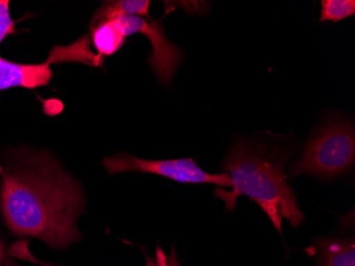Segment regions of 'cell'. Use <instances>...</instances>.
Returning a JSON list of instances; mask_svg holds the SVG:
<instances>
[{
	"mask_svg": "<svg viewBox=\"0 0 355 266\" xmlns=\"http://www.w3.org/2000/svg\"><path fill=\"white\" fill-rule=\"evenodd\" d=\"M91 35L99 57L114 55L125 41V38L110 22L91 25Z\"/></svg>",
	"mask_w": 355,
	"mask_h": 266,
	"instance_id": "8",
	"label": "cell"
},
{
	"mask_svg": "<svg viewBox=\"0 0 355 266\" xmlns=\"http://www.w3.org/2000/svg\"><path fill=\"white\" fill-rule=\"evenodd\" d=\"M103 165L110 175L121 173L153 174L181 183H209L219 187H230L228 173L209 174L200 169L193 158L175 160H146L130 153H117L103 160Z\"/></svg>",
	"mask_w": 355,
	"mask_h": 266,
	"instance_id": "4",
	"label": "cell"
},
{
	"mask_svg": "<svg viewBox=\"0 0 355 266\" xmlns=\"http://www.w3.org/2000/svg\"><path fill=\"white\" fill-rule=\"evenodd\" d=\"M9 253L14 259H21L24 261L30 262V263L37 264L41 266H63L57 265V264L49 263V262L41 261L32 255L29 249V241L15 242L11 247L9 248ZM145 266H157L155 259L150 257H146V265Z\"/></svg>",
	"mask_w": 355,
	"mask_h": 266,
	"instance_id": "11",
	"label": "cell"
},
{
	"mask_svg": "<svg viewBox=\"0 0 355 266\" xmlns=\"http://www.w3.org/2000/svg\"><path fill=\"white\" fill-rule=\"evenodd\" d=\"M320 19L324 22H337L348 19L355 14L354 0H322L320 3Z\"/></svg>",
	"mask_w": 355,
	"mask_h": 266,
	"instance_id": "10",
	"label": "cell"
},
{
	"mask_svg": "<svg viewBox=\"0 0 355 266\" xmlns=\"http://www.w3.org/2000/svg\"><path fill=\"white\" fill-rule=\"evenodd\" d=\"M166 266H181L180 262L178 260L177 253H175V249L173 248L171 255L167 257Z\"/></svg>",
	"mask_w": 355,
	"mask_h": 266,
	"instance_id": "14",
	"label": "cell"
},
{
	"mask_svg": "<svg viewBox=\"0 0 355 266\" xmlns=\"http://www.w3.org/2000/svg\"><path fill=\"white\" fill-rule=\"evenodd\" d=\"M354 160V125L347 117L334 116L311 135L291 175L332 179L352 169Z\"/></svg>",
	"mask_w": 355,
	"mask_h": 266,
	"instance_id": "3",
	"label": "cell"
},
{
	"mask_svg": "<svg viewBox=\"0 0 355 266\" xmlns=\"http://www.w3.org/2000/svg\"><path fill=\"white\" fill-rule=\"evenodd\" d=\"M103 22H110L125 38L135 33L146 35L153 47V53L148 58L149 65L163 85H171L173 75L182 63L183 53L180 48L167 39L161 19L155 21L135 15H112L103 21L92 22L91 25Z\"/></svg>",
	"mask_w": 355,
	"mask_h": 266,
	"instance_id": "5",
	"label": "cell"
},
{
	"mask_svg": "<svg viewBox=\"0 0 355 266\" xmlns=\"http://www.w3.org/2000/svg\"><path fill=\"white\" fill-rule=\"evenodd\" d=\"M15 32V21L12 19L10 3L8 0H0V46L6 38Z\"/></svg>",
	"mask_w": 355,
	"mask_h": 266,
	"instance_id": "12",
	"label": "cell"
},
{
	"mask_svg": "<svg viewBox=\"0 0 355 266\" xmlns=\"http://www.w3.org/2000/svg\"><path fill=\"white\" fill-rule=\"evenodd\" d=\"M286 159V156L272 153L261 142L241 138L223 163V169L230 176L232 190L217 188L215 196L225 201L229 212L235 210L239 197L247 196L260 206L280 233L283 219L298 227L304 215L283 173Z\"/></svg>",
	"mask_w": 355,
	"mask_h": 266,
	"instance_id": "2",
	"label": "cell"
},
{
	"mask_svg": "<svg viewBox=\"0 0 355 266\" xmlns=\"http://www.w3.org/2000/svg\"><path fill=\"white\" fill-rule=\"evenodd\" d=\"M53 78L51 60L39 64H23L0 57V92L13 88L37 89Z\"/></svg>",
	"mask_w": 355,
	"mask_h": 266,
	"instance_id": "6",
	"label": "cell"
},
{
	"mask_svg": "<svg viewBox=\"0 0 355 266\" xmlns=\"http://www.w3.org/2000/svg\"><path fill=\"white\" fill-rule=\"evenodd\" d=\"M149 0H112L103 1L94 14L92 22H99L112 15H135L149 19Z\"/></svg>",
	"mask_w": 355,
	"mask_h": 266,
	"instance_id": "9",
	"label": "cell"
},
{
	"mask_svg": "<svg viewBox=\"0 0 355 266\" xmlns=\"http://www.w3.org/2000/svg\"><path fill=\"white\" fill-rule=\"evenodd\" d=\"M0 208L10 231L62 249L79 240L85 197L78 182L46 153H17L0 164Z\"/></svg>",
	"mask_w": 355,
	"mask_h": 266,
	"instance_id": "1",
	"label": "cell"
},
{
	"mask_svg": "<svg viewBox=\"0 0 355 266\" xmlns=\"http://www.w3.org/2000/svg\"><path fill=\"white\" fill-rule=\"evenodd\" d=\"M317 245L324 266H355L354 240H319Z\"/></svg>",
	"mask_w": 355,
	"mask_h": 266,
	"instance_id": "7",
	"label": "cell"
},
{
	"mask_svg": "<svg viewBox=\"0 0 355 266\" xmlns=\"http://www.w3.org/2000/svg\"><path fill=\"white\" fill-rule=\"evenodd\" d=\"M9 249L6 245L5 239H3L1 232H0V266H19L14 261V258L9 255Z\"/></svg>",
	"mask_w": 355,
	"mask_h": 266,
	"instance_id": "13",
	"label": "cell"
}]
</instances>
